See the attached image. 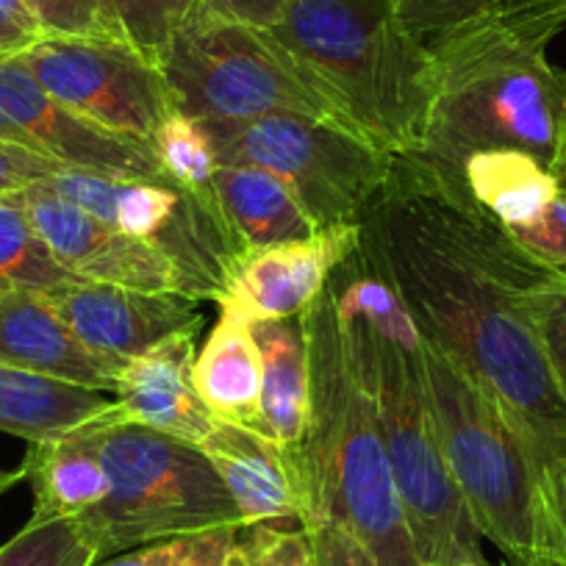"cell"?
Wrapping results in <instances>:
<instances>
[{
    "label": "cell",
    "mask_w": 566,
    "mask_h": 566,
    "mask_svg": "<svg viewBox=\"0 0 566 566\" xmlns=\"http://www.w3.org/2000/svg\"><path fill=\"white\" fill-rule=\"evenodd\" d=\"M358 253L384 275L419 334L453 358L547 470L566 461V402L520 301L544 261L483 214L455 167L395 156L358 220Z\"/></svg>",
    "instance_id": "cell-1"
},
{
    "label": "cell",
    "mask_w": 566,
    "mask_h": 566,
    "mask_svg": "<svg viewBox=\"0 0 566 566\" xmlns=\"http://www.w3.org/2000/svg\"><path fill=\"white\" fill-rule=\"evenodd\" d=\"M353 369L375 408L397 492L424 566L486 564L481 533L455 489L439 444L419 334L406 306L358 244L331 275Z\"/></svg>",
    "instance_id": "cell-2"
},
{
    "label": "cell",
    "mask_w": 566,
    "mask_h": 566,
    "mask_svg": "<svg viewBox=\"0 0 566 566\" xmlns=\"http://www.w3.org/2000/svg\"><path fill=\"white\" fill-rule=\"evenodd\" d=\"M553 36L497 7L433 40V106L422 156L459 170L489 150H522L549 167L566 128V73Z\"/></svg>",
    "instance_id": "cell-3"
},
{
    "label": "cell",
    "mask_w": 566,
    "mask_h": 566,
    "mask_svg": "<svg viewBox=\"0 0 566 566\" xmlns=\"http://www.w3.org/2000/svg\"><path fill=\"white\" fill-rule=\"evenodd\" d=\"M312 364V417L301 444L306 522H336L378 566H424L397 492L375 408L347 353L331 283L301 314Z\"/></svg>",
    "instance_id": "cell-4"
},
{
    "label": "cell",
    "mask_w": 566,
    "mask_h": 566,
    "mask_svg": "<svg viewBox=\"0 0 566 566\" xmlns=\"http://www.w3.org/2000/svg\"><path fill=\"white\" fill-rule=\"evenodd\" d=\"M266 34L350 128L397 156L422 154L433 56L391 0H290Z\"/></svg>",
    "instance_id": "cell-5"
},
{
    "label": "cell",
    "mask_w": 566,
    "mask_h": 566,
    "mask_svg": "<svg viewBox=\"0 0 566 566\" xmlns=\"http://www.w3.org/2000/svg\"><path fill=\"white\" fill-rule=\"evenodd\" d=\"M417 356L444 464L478 533L520 566L536 560L566 564V533L549 497L547 470L525 437L503 408L422 334Z\"/></svg>",
    "instance_id": "cell-6"
},
{
    "label": "cell",
    "mask_w": 566,
    "mask_h": 566,
    "mask_svg": "<svg viewBox=\"0 0 566 566\" xmlns=\"http://www.w3.org/2000/svg\"><path fill=\"white\" fill-rule=\"evenodd\" d=\"M90 437L112 489L75 522L101 558L161 538L244 527L220 472L195 444L123 417L90 424Z\"/></svg>",
    "instance_id": "cell-7"
},
{
    "label": "cell",
    "mask_w": 566,
    "mask_h": 566,
    "mask_svg": "<svg viewBox=\"0 0 566 566\" xmlns=\"http://www.w3.org/2000/svg\"><path fill=\"white\" fill-rule=\"evenodd\" d=\"M220 167H259L292 189L319 228L358 222L384 189L395 156L339 119L264 114L200 119Z\"/></svg>",
    "instance_id": "cell-8"
},
{
    "label": "cell",
    "mask_w": 566,
    "mask_h": 566,
    "mask_svg": "<svg viewBox=\"0 0 566 566\" xmlns=\"http://www.w3.org/2000/svg\"><path fill=\"white\" fill-rule=\"evenodd\" d=\"M178 108L198 119L306 114L345 119L266 31L192 9L159 59ZM347 125V123H345Z\"/></svg>",
    "instance_id": "cell-9"
},
{
    "label": "cell",
    "mask_w": 566,
    "mask_h": 566,
    "mask_svg": "<svg viewBox=\"0 0 566 566\" xmlns=\"http://www.w3.org/2000/svg\"><path fill=\"white\" fill-rule=\"evenodd\" d=\"M42 184L106 226L154 244L178 270L189 301L220 303L248 253L220 198L192 192L170 176L139 181L59 170Z\"/></svg>",
    "instance_id": "cell-10"
},
{
    "label": "cell",
    "mask_w": 566,
    "mask_h": 566,
    "mask_svg": "<svg viewBox=\"0 0 566 566\" xmlns=\"http://www.w3.org/2000/svg\"><path fill=\"white\" fill-rule=\"evenodd\" d=\"M18 59L56 101L114 134L150 142L178 108L161 70L119 40L45 36Z\"/></svg>",
    "instance_id": "cell-11"
},
{
    "label": "cell",
    "mask_w": 566,
    "mask_h": 566,
    "mask_svg": "<svg viewBox=\"0 0 566 566\" xmlns=\"http://www.w3.org/2000/svg\"><path fill=\"white\" fill-rule=\"evenodd\" d=\"M0 136L64 170L106 178H165L154 145L90 123L51 95L18 56H0Z\"/></svg>",
    "instance_id": "cell-12"
},
{
    "label": "cell",
    "mask_w": 566,
    "mask_h": 566,
    "mask_svg": "<svg viewBox=\"0 0 566 566\" xmlns=\"http://www.w3.org/2000/svg\"><path fill=\"white\" fill-rule=\"evenodd\" d=\"M9 198L25 211L53 259L78 281L184 295L181 275L154 244L106 226L45 184H34Z\"/></svg>",
    "instance_id": "cell-13"
},
{
    "label": "cell",
    "mask_w": 566,
    "mask_h": 566,
    "mask_svg": "<svg viewBox=\"0 0 566 566\" xmlns=\"http://www.w3.org/2000/svg\"><path fill=\"white\" fill-rule=\"evenodd\" d=\"M45 295L73 334L117 369L159 342L181 331H200L203 325V314L195 308L198 301L176 292H136L108 283L70 281Z\"/></svg>",
    "instance_id": "cell-14"
},
{
    "label": "cell",
    "mask_w": 566,
    "mask_h": 566,
    "mask_svg": "<svg viewBox=\"0 0 566 566\" xmlns=\"http://www.w3.org/2000/svg\"><path fill=\"white\" fill-rule=\"evenodd\" d=\"M358 222L325 226L308 239L244 253L231 290L217 306L244 323L301 317L356 250Z\"/></svg>",
    "instance_id": "cell-15"
},
{
    "label": "cell",
    "mask_w": 566,
    "mask_h": 566,
    "mask_svg": "<svg viewBox=\"0 0 566 566\" xmlns=\"http://www.w3.org/2000/svg\"><path fill=\"white\" fill-rule=\"evenodd\" d=\"M220 472L244 527L306 522V489L301 453L281 448L261 431L217 419L214 431L200 444Z\"/></svg>",
    "instance_id": "cell-16"
},
{
    "label": "cell",
    "mask_w": 566,
    "mask_h": 566,
    "mask_svg": "<svg viewBox=\"0 0 566 566\" xmlns=\"http://www.w3.org/2000/svg\"><path fill=\"white\" fill-rule=\"evenodd\" d=\"M195 339L198 331H181L130 358L117 375L114 400L128 422L200 448L217 417L195 389Z\"/></svg>",
    "instance_id": "cell-17"
},
{
    "label": "cell",
    "mask_w": 566,
    "mask_h": 566,
    "mask_svg": "<svg viewBox=\"0 0 566 566\" xmlns=\"http://www.w3.org/2000/svg\"><path fill=\"white\" fill-rule=\"evenodd\" d=\"M0 364L51 375L97 391H114L119 369L73 334L45 292H0Z\"/></svg>",
    "instance_id": "cell-18"
},
{
    "label": "cell",
    "mask_w": 566,
    "mask_h": 566,
    "mask_svg": "<svg viewBox=\"0 0 566 566\" xmlns=\"http://www.w3.org/2000/svg\"><path fill=\"white\" fill-rule=\"evenodd\" d=\"M114 417L123 413L106 391L0 364V431L45 442Z\"/></svg>",
    "instance_id": "cell-19"
},
{
    "label": "cell",
    "mask_w": 566,
    "mask_h": 566,
    "mask_svg": "<svg viewBox=\"0 0 566 566\" xmlns=\"http://www.w3.org/2000/svg\"><path fill=\"white\" fill-rule=\"evenodd\" d=\"M192 378L217 419L264 433V367L250 323L220 312L203 350L195 356Z\"/></svg>",
    "instance_id": "cell-20"
},
{
    "label": "cell",
    "mask_w": 566,
    "mask_h": 566,
    "mask_svg": "<svg viewBox=\"0 0 566 566\" xmlns=\"http://www.w3.org/2000/svg\"><path fill=\"white\" fill-rule=\"evenodd\" d=\"M264 367V437L301 453L312 417V364L301 317L250 325Z\"/></svg>",
    "instance_id": "cell-21"
},
{
    "label": "cell",
    "mask_w": 566,
    "mask_h": 566,
    "mask_svg": "<svg viewBox=\"0 0 566 566\" xmlns=\"http://www.w3.org/2000/svg\"><path fill=\"white\" fill-rule=\"evenodd\" d=\"M34 489L31 520H75L106 500L112 481L90 437V424L45 442H31L23 464Z\"/></svg>",
    "instance_id": "cell-22"
},
{
    "label": "cell",
    "mask_w": 566,
    "mask_h": 566,
    "mask_svg": "<svg viewBox=\"0 0 566 566\" xmlns=\"http://www.w3.org/2000/svg\"><path fill=\"white\" fill-rule=\"evenodd\" d=\"M214 189L248 253L308 239L319 231L292 189L259 167H217Z\"/></svg>",
    "instance_id": "cell-23"
},
{
    "label": "cell",
    "mask_w": 566,
    "mask_h": 566,
    "mask_svg": "<svg viewBox=\"0 0 566 566\" xmlns=\"http://www.w3.org/2000/svg\"><path fill=\"white\" fill-rule=\"evenodd\" d=\"M459 176L483 214L505 233L531 226L544 214L560 184L544 161L522 150H489L464 159Z\"/></svg>",
    "instance_id": "cell-24"
},
{
    "label": "cell",
    "mask_w": 566,
    "mask_h": 566,
    "mask_svg": "<svg viewBox=\"0 0 566 566\" xmlns=\"http://www.w3.org/2000/svg\"><path fill=\"white\" fill-rule=\"evenodd\" d=\"M70 281L78 277L53 259L25 211L9 195H0V292H53Z\"/></svg>",
    "instance_id": "cell-25"
},
{
    "label": "cell",
    "mask_w": 566,
    "mask_h": 566,
    "mask_svg": "<svg viewBox=\"0 0 566 566\" xmlns=\"http://www.w3.org/2000/svg\"><path fill=\"white\" fill-rule=\"evenodd\" d=\"M200 0H103L108 40H119L159 67L172 36Z\"/></svg>",
    "instance_id": "cell-26"
},
{
    "label": "cell",
    "mask_w": 566,
    "mask_h": 566,
    "mask_svg": "<svg viewBox=\"0 0 566 566\" xmlns=\"http://www.w3.org/2000/svg\"><path fill=\"white\" fill-rule=\"evenodd\" d=\"M167 176L198 195H217V156L209 134L198 117L176 108L150 139Z\"/></svg>",
    "instance_id": "cell-27"
},
{
    "label": "cell",
    "mask_w": 566,
    "mask_h": 566,
    "mask_svg": "<svg viewBox=\"0 0 566 566\" xmlns=\"http://www.w3.org/2000/svg\"><path fill=\"white\" fill-rule=\"evenodd\" d=\"M520 301L566 402V272L542 264L520 286Z\"/></svg>",
    "instance_id": "cell-28"
},
{
    "label": "cell",
    "mask_w": 566,
    "mask_h": 566,
    "mask_svg": "<svg viewBox=\"0 0 566 566\" xmlns=\"http://www.w3.org/2000/svg\"><path fill=\"white\" fill-rule=\"evenodd\" d=\"M101 560L75 520H29L0 547V566H92Z\"/></svg>",
    "instance_id": "cell-29"
},
{
    "label": "cell",
    "mask_w": 566,
    "mask_h": 566,
    "mask_svg": "<svg viewBox=\"0 0 566 566\" xmlns=\"http://www.w3.org/2000/svg\"><path fill=\"white\" fill-rule=\"evenodd\" d=\"M237 538V527H217L142 544L112 558H101L92 566H233Z\"/></svg>",
    "instance_id": "cell-30"
},
{
    "label": "cell",
    "mask_w": 566,
    "mask_h": 566,
    "mask_svg": "<svg viewBox=\"0 0 566 566\" xmlns=\"http://www.w3.org/2000/svg\"><path fill=\"white\" fill-rule=\"evenodd\" d=\"M233 566H317L306 527L250 525L239 531Z\"/></svg>",
    "instance_id": "cell-31"
},
{
    "label": "cell",
    "mask_w": 566,
    "mask_h": 566,
    "mask_svg": "<svg viewBox=\"0 0 566 566\" xmlns=\"http://www.w3.org/2000/svg\"><path fill=\"white\" fill-rule=\"evenodd\" d=\"M500 3L503 0H391L397 18L424 45L481 14L494 12Z\"/></svg>",
    "instance_id": "cell-32"
},
{
    "label": "cell",
    "mask_w": 566,
    "mask_h": 566,
    "mask_svg": "<svg viewBox=\"0 0 566 566\" xmlns=\"http://www.w3.org/2000/svg\"><path fill=\"white\" fill-rule=\"evenodd\" d=\"M40 20L45 36L59 40H97L106 36L103 0H25Z\"/></svg>",
    "instance_id": "cell-33"
},
{
    "label": "cell",
    "mask_w": 566,
    "mask_h": 566,
    "mask_svg": "<svg viewBox=\"0 0 566 566\" xmlns=\"http://www.w3.org/2000/svg\"><path fill=\"white\" fill-rule=\"evenodd\" d=\"M522 250L549 266H566V192L560 189L553 203L531 226L509 233Z\"/></svg>",
    "instance_id": "cell-34"
},
{
    "label": "cell",
    "mask_w": 566,
    "mask_h": 566,
    "mask_svg": "<svg viewBox=\"0 0 566 566\" xmlns=\"http://www.w3.org/2000/svg\"><path fill=\"white\" fill-rule=\"evenodd\" d=\"M59 170H64V167H59L56 161L31 154V150L20 148V145L0 136V195L23 192V189L42 184Z\"/></svg>",
    "instance_id": "cell-35"
},
{
    "label": "cell",
    "mask_w": 566,
    "mask_h": 566,
    "mask_svg": "<svg viewBox=\"0 0 566 566\" xmlns=\"http://www.w3.org/2000/svg\"><path fill=\"white\" fill-rule=\"evenodd\" d=\"M306 531L312 536L317 566H378L369 558L367 549L356 542V536H350L336 522H319Z\"/></svg>",
    "instance_id": "cell-36"
},
{
    "label": "cell",
    "mask_w": 566,
    "mask_h": 566,
    "mask_svg": "<svg viewBox=\"0 0 566 566\" xmlns=\"http://www.w3.org/2000/svg\"><path fill=\"white\" fill-rule=\"evenodd\" d=\"M42 40L45 31L25 0H0V56H23Z\"/></svg>",
    "instance_id": "cell-37"
},
{
    "label": "cell",
    "mask_w": 566,
    "mask_h": 566,
    "mask_svg": "<svg viewBox=\"0 0 566 566\" xmlns=\"http://www.w3.org/2000/svg\"><path fill=\"white\" fill-rule=\"evenodd\" d=\"M209 12L233 23L250 25V29L270 31L283 18L290 0H200Z\"/></svg>",
    "instance_id": "cell-38"
},
{
    "label": "cell",
    "mask_w": 566,
    "mask_h": 566,
    "mask_svg": "<svg viewBox=\"0 0 566 566\" xmlns=\"http://www.w3.org/2000/svg\"><path fill=\"white\" fill-rule=\"evenodd\" d=\"M500 7L553 36L566 25V0H503Z\"/></svg>",
    "instance_id": "cell-39"
},
{
    "label": "cell",
    "mask_w": 566,
    "mask_h": 566,
    "mask_svg": "<svg viewBox=\"0 0 566 566\" xmlns=\"http://www.w3.org/2000/svg\"><path fill=\"white\" fill-rule=\"evenodd\" d=\"M547 489L549 497H553L555 514H558L560 527L566 533V461L564 464H553L547 467Z\"/></svg>",
    "instance_id": "cell-40"
},
{
    "label": "cell",
    "mask_w": 566,
    "mask_h": 566,
    "mask_svg": "<svg viewBox=\"0 0 566 566\" xmlns=\"http://www.w3.org/2000/svg\"><path fill=\"white\" fill-rule=\"evenodd\" d=\"M549 172H553L555 181H558L560 189L566 192V128H564V134H560V142L553 154V161H549Z\"/></svg>",
    "instance_id": "cell-41"
},
{
    "label": "cell",
    "mask_w": 566,
    "mask_h": 566,
    "mask_svg": "<svg viewBox=\"0 0 566 566\" xmlns=\"http://www.w3.org/2000/svg\"><path fill=\"white\" fill-rule=\"evenodd\" d=\"M23 478H25L23 470H18V472H3V470H0V492H7V489H12L14 483L23 481Z\"/></svg>",
    "instance_id": "cell-42"
},
{
    "label": "cell",
    "mask_w": 566,
    "mask_h": 566,
    "mask_svg": "<svg viewBox=\"0 0 566 566\" xmlns=\"http://www.w3.org/2000/svg\"><path fill=\"white\" fill-rule=\"evenodd\" d=\"M531 566H566L564 560H536V564H531Z\"/></svg>",
    "instance_id": "cell-43"
},
{
    "label": "cell",
    "mask_w": 566,
    "mask_h": 566,
    "mask_svg": "<svg viewBox=\"0 0 566 566\" xmlns=\"http://www.w3.org/2000/svg\"><path fill=\"white\" fill-rule=\"evenodd\" d=\"M467 566H489V564H467Z\"/></svg>",
    "instance_id": "cell-44"
},
{
    "label": "cell",
    "mask_w": 566,
    "mask_h": 566,
    "mask_svg": "<svg viewBox=\"0 0 566 566\" xmlns=\"http://www.w3.org/2000/svg\"><path fill=\"white\" fill-rule=\"evenodd\" d=\"M558 270H560V272H566V266H558Z\"/></svg>",
    "instance_id": "cell-45"
}]
</instances>
